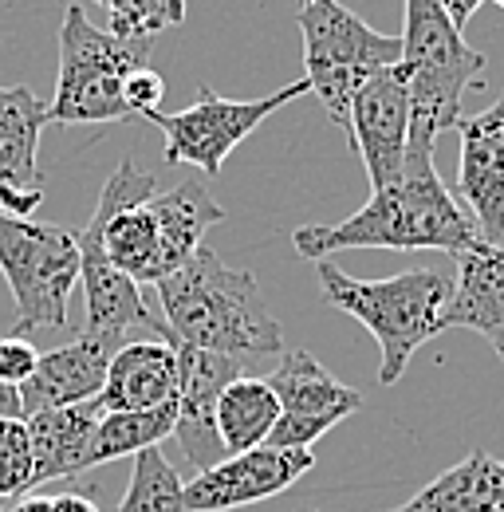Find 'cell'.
Here are the masks:
<instances>
[{
    "label": "cell",
    "mask_w": 504,
    "mask_h": 512,
    "mask_svg": "<svg viewBox=\"0 0 504 512\" xmlns=\"http://www.w3.org/2000/svg\"><path fill=\"white\" fill-rule=\"evenodd\" d=\"M99 418H103L99 398L56 406V410H36V414L24 418L28 434H32V453H36L32 489L95 469V426H99Z\"/></svg>",
    "instance_id": "obj_17"
},
{
    "label": "cell",
    "mask_w": 504,
    "mask_h": 512,
    "mask_svg": "<svg viewBox=\"0 0 504 512\" xmlns=\"http://www.w3.org/2000/svg\"><path fill=\"white\" fill-rule=\"evenodd\" d=\"M119 343H123V335L83 331L79 339L63 343L56 351H44L36 359V371L16 386L24 418L36 410H56V406L99 398V390L107 383V363L119 351Z\"/></svg>",
    "instance_id": "obj_14"
},
{
    "label": "cell",
    "mask_w": 504,
    "mask_h": 512,
    "mask_svg": "<svg viewBox=\"0 0 504 512\" xmlns=\"http://www.w3.org/2000/svg\"><path fill=\"white\" fill-rule=\"evenodd\" d=\"M40 351L28 343V335H0V383L20 386L32 371H36Z\"/></svg>",
    "instance_id": "obj_28"
},
{
    "label": "cell",
    "mask_w": 504,
    "mask_h": 512,
    "mask_svg": "<svg viewBox=\"0 0 504 512\" xmlns=\"http://www.w3.org/2000/svg\"><path fill=\"white\" fill-rule=\"evenodd\" d=\"M300 95H312L308 79H296L264 99H225L209 83H201L193 107L178 111V115L154 111V115H146V123L162 127L166 134V166H197L205 178H217L225 158L252 130Z\"/></svg>",
    "instance_id": "obj_8"
},
{
    "label": "cell",
    "mask_w": 504,
    "mask_h": 512,
    "mask_svg": "<svg viewBox=\"0 0 504 512\" xmlns=\"http://www.w3.org/2000/svg\"><path fill=\"white\" fill-rule=\"evenodd\" d=\"M32 473H36V453L28 422L0 418V501H16L32 493Z\"/></svg>",
    "instance_id": "obj_26"
},
{
    "label": "cell",
    "mask_w": 504,
    "mask_h": 512,
    "mask_svg": "<svg viewBox=\"0 0 504 512\" xmlns=\"http://www.w3.org/2000/svg\"><path fill=\"white\" fill-rule=\"evenodd\" d=\"M174 422H178V402L158 410H103L95 426V465L162 446L174 434Z\"/></svg>",
    "instance_id": "obj_23"
},
{
    "label": "cell",
    "mask_w": 504,
    "mask_h": 512,
    "mask_svg": "<svg viewBox=\"0 0 504 512\" xmlns=\"http://www.w3.org/2000/svg\"><path fill=\"white\" fill-rule=\"evenodd\" d=\"M402 75L410 91V142L406 154H434L438 138L461 119V99L481 83L489 60L465 44L441 0H406L402 24Z\"/></svg>",
    "instance_id": "obj_4"
},
{
    "label": "cell",
    "mask_w": 504,
    "mask_h": 512,
    "mask_svg": "<svg viewBox=\"0 0 504 512\" xmlns=\"http://www.w3.org/2000/svg\"><path fill=\"white\" fill-rule=\"evenodd\" d=\"M8 505H12V501H0V512H8Z\"/></svg>",
    "instance_id": "obj_33"
},
{
    "label": "cell",
    "mask_w": 504,
    "mask_h": 512,
    "mask_svg": "<svg viewBox=\"0 0 504 512\" xmlns=\"http://www.w3.org/2000/svg\"><path fill=\"white\" fill-rule=\"evenodd\" d=\"M8 512H52V497H40V493H24V497H16Z\"/></svg>",
    "instance_id": "obj_32"
},
{
    "label": "cell",
    "mask_w": 504,
    "mask_h": 512,
    "mask_svg": "<svg viewBox=\"0 0 504 512\" xmlns=\"http://www.w3.org/2000/svg\"><path fill=\"white\" fill-rule=\"evenodd\" d=\"M103 410H158L178 402V355L170 339L119 343L107 363V383L99 390Z\"/></svg>",
    "instance_id": "obj_18"
},
{
    "label": "cell",
    "mask_w": 504,
    "mask_h": 512,
    "mask_svg": "<svg viewBox=\"0 0 504 512\" xmlns=\"http://www.w3.org/2000/svg\"><path fill=\"white\" fill-rule=\"evenodd\" d=\"M44 205V186H0V213L32 217Z\"/></svg>",
    "instance_id": "obj_29"
},
{
    "label": "cell",
    "mask_w": 504,
    "mask_h": 512,
    "mask_svg": "<svg viewBox=\"0 0 504 512\" xmlns=\"http://www.w3.org/2000/svg\"><path fill=\"white\" fill-rule=\"evenodd\" d=\"M315 469L312 449H276L256 446L245 453H229L225 461L201 469L193 481L182 485L186 512H233L280 497L296 481H304Z\"/></svg>",
    "instance_id": "obj_10"
},
{
    "label": "cell",
    "mask_w": 504,
    "mask_h": 512,
    "mask_svg": "<svg viewBox=\"0 0 504 512\" xmlns=\"http://www.w3.org/2000/svg\"><path fill=\"white\" fill-rule=\"evenodd\" d=\"M493 512H504V501H501V505H497V509H493Z\"/></svg>",
    "instance_id": "obj_34"
},
{
    "label": "cell",
    "mask_w": 504,
    "mask_h": 512,
    "mask_svg": "<svg viewBox=\"0 0 504 512\" xmlns=\"http://www.w3.org/2000/svg\"><path fill=\"white\" fill-rule=\"evenodd\" d=\"M170 339L229 359H272L284 351V327L272 316L249 268H229L209 245L158 284Z\"/></svg>",
    "instance_id": "obj_2"
},
{
    "label": "cell",
    "mask_w": 504,
    "mask_h": 512,
    "mask_svg": "<svg viewBox=\"0 0 504 512\" xmlns=\"http://www.w3.org/2000/svg\"><path fill=\"white\" fill-rule=\"evenodd\" d=\"M268 386L280 398V418L264 446L276 449H312L327 430L347 422L363 410V394L355 386L339 383L312 351L284 347Z\"/></svg>",
    "instance_id": "obj_9"
},
{
    "label": "cell",
    "mask_w": 504,
    "mask_h": 512,
    "mask_svg": "<svg viewBox=\"0 0 504 512\" xmlns=\"http://www.w3.org/2000/svg\"><path fill=\"white\" fill-rule=\"evenodd\" d=\"M44 127L48 103L24 83H0V186H44V170L36 162Z\"/></svg>",
    "instance_id": "obj_20"
},
{
    "label": "cell",
    "mask_w": 504,
    "mask_h": 512,
    "mask_svg": "<svg viewBox=\"0 0 504 512\" xmlns=\"http://www.w3.org/2000/svg\"><path fill=\"white\" fill-rule=\"evenodd\" d=\"M493 4H497V8H504V0H493Z\"/></svg>",
    "instance_id": "obj_35"
},
{
    "label": "cell",
    "mask_w": 504,
    "mask_h": 512,
    "mask_svg": "<svg viewBox=\"0 0 504 512\" xmlns=\"http://www.w3.org/2000/svg\"><path fill=\"white\" fill-rule=\"evenodd\" d=\"M280 418V398L268 379H233L217 398V434L229 453H245L268 442L272 426Z\"/></svg>",
    "instance_id": "obj_22"
},
{
    "label": "cell",
    "mask_w": 504,
    "mask_h": 512,
    "mask_svg": "<svg viewBox=\"0 0 504 512\" xmlns=\"http://www.w3.org/2000/svg\"><path fill=\"white\" fill-rule=\"evenodd\" d=\"M453 260H457V272H453L441 323L477 331L504 359V253L481 241Z\"/></svg>",
    "instance_id": "obj_16"
},
{
    "label": "cell",
    "mask_w": 504,
    "mask_h": 512,
    "mask_svg": "<svg viewBox=\"0 0 504 512\" xmlns=\"http://www.w3.org/2000/svg\"><path fill=\"white\" fill-rule=\"evenodd\" d=\"M162 99H166V79L150 64L134 67L123 79V103L130 115H142L146 119V115L162 111Z\"/></svg>",
    "instance_id": "obj_27"
},
{
    "label": "cell",
    "mask_w": 504,
    "mask_h": 512,
    "mask_svg": "<svg viewBox=\"0 0 504 512\" xmlns=\"http://www.w3.org/2000/svg\"><path fill=\"white\" fill-rule=\"evenodd\" d=\"M52 512H103L95 505L91 493H56L52 497Z\"/></svg>",
    "instance_id": "obj_30"
},
{
    "label": "cell",
    "mask_w": 504,
    "mask_h": 512,
    "mask_svg": "<svg viewBox=\"0 0 504 512\" xmlns=\"http://www.w3.org/2000/svg\"><path fill=\"white\" fill-rule=\"evenodd\" d=\"M312 512H319V509H312Z\"/></svg>",
    "instance_id": "obj_37"
},
{
    "label": "cell",
    "mask_w": 504,
    "mask_h": 512,
    "mask_svg": "<svg viewBox=\"0 0 504 512\" xmlns=\"http://www.w3.org/2000/svg\"><path fill=\"white\" fill-rule=\"evenodd\" d=\"M501 253H504V241H501Z\"/></svg>",
    "instance_id": "obj_36"
},
{
    "label": "cell",
    "mask_w": 504,
    "mask_h": 512,
    "mask_svg": "<svg viewBox=\"0 0 504 512\" xmlns=\"http://www.w3.org/2000/svg\"><path fill=\"white\" fill-rule=\"evenodd\" d=\"M481 4H485V0H441V8L449 12V20H453L457 28H465V24L473 20V12H477Z\"/></svg>",
    "instance_id": "obj_31"
},
{
    "label": "cell",
    "mask_w": 504,
    "mask_h": 512,
    "mask_svg": "<svg viewBox=\"0 0 504 512\" xmlns=\"http://www.w3.org/2000/svg\"><path fill=\"white\" fill-rule=\"evenodd\" d=\"M453 130L461 134L457 190L485 245L504 241V91L481 115H461Z\"/></svg>",
    "instance_id": "obj_13"
},
{
    "label": "cell",
    "mask_w": 504,
    "mask_h": 512,
    "mask_svg": "<svg viewBox=\"0 0 504 512\" xmlns=\"http://www.w3.org/2000/svg\"><path fill=\"white\" fill-rule=\"evenodd\" d=\"M315 276L323 288V300L351 320H359L375 335L382 363L378 383L394 386L418 347H426L434 335L445 331L441 312L453 288L449 268H410L386 280H359L343 272L335 260H315Z\"/></svg>",
    "instance_id": "obj_3"
},
{
    "label": "cell",
    "mask_w": 504,
    "mask_h": 512,
    "mask_svg": "<svg viewBox=\"0 0 504 512\" xmlns=\"http://www.w3.org/2000/svg\"><path fill=\"white\" fill-rule=\"evenodd\" d=\"M119 512H186L182 505V481L174 473V465L166 461V453L158 446L134 453V469H130V485Z\"/></svg>",
    "instance_id": "obj_24"
},
{
    "label": "cell",
    "mask_w": 504,
    "mask_h": 512,
    "mask_svg": "<svg viewBox=\"0 0 504 512\" xmlns=\"http://www.w3.org/2000/svg\"><path fill=\"white\" fill-rule=\"evenodd\" d=\"M150 36H115L95 28L79 0L67 4L60 28V75L48 103V123L87 127L134 119L123 103V79L134 67L150 64Z\"/></svg>",
    "instance_id": "obj_5"
},
{
    "label": "cell",
    "mask_w": 504,
    "mask_h": 512,
    "mask_svg": "<svg viewBox=\"0 0 504 512\" xmlns=\"http://www.w3.org/2000/svg\"><path fill=\"white\" fill-rule=\"evenodd\" d=\"M347 138L363 158V170L371 178V190L394 182L406 166V142H410V91L402 67L375 71L351 99Z\"/></svg>",
    "instance_id": "obj_11"
},
{
    "label": "cell",
    "mask_w": 504,
    "mask_h": 512,
    "mask_svg": "<svg viewBox=\"0 0 504 512\" xmlns=\"http://www.w3.org/2000/svg\"><path fill=\"white\" fill-rule=\"evenodd\" d=\"M115 36H158L186 20V0H95Z\"/></svg>",
    "instance_id": "obj_25"
},
{
    "label": "cell",
    "mask_w": 504,
    "mask_h": 512,
    "mask_svg": "<svg viewBox=\"0 0 504 512\" xmlns=\"http://www.w3.org/2000/svg\"><path fill=\"white\" fill-rule=\"evenodd\" d=\"M146 205L158 221L166 272L186 264L189 256L205 245V233L225 221V209L213 201V193L205 190V182H197V178L178 182L174 190H154L146 197Z\"/></svg>",
    "instance_id": "obj_19"
},
{
    "label": "cell",
    "mask_w": 504,
    "mask_h": 512,
    "mask_svg": "<svg viewBox=\"0 0 504 512\" xmlns=\"http://www.w3.org/2000/svg\"><path fill=\"white\" fill-rule=\"evenodd\" d=\"M170 347L178 355V422L170 438H178L186 461L201 473L229 457V449L217 434V398L233 379L245 375V363L217 355V351L189 347L178 339H170Z\"/></svg>",
    "instance_id": "obj_12"
},
{
    "label": "cell",
    "mask_w": 504,
    "mask_h": 512,
    "mask_svg": "<svg viewBox=\"0 0 504 512\" xmlns=\"http://www.w3.org/2000/svg\"><path fill=\"white\" fill-rule=\"evenodd\" d=\"M296 253L308 260H331L347 249H398V253H465L481 245L473 217L445 190L434 154H406L394 182L367 197L363 209L335 225H304L292 233Z\"/></svg>",
    "instance_id": "obj_1"
},
{
    "label": "cell",
    "mask_w": 504,
    "mask_h": 512,
    "mask_svg": "<svg viewBox=\"0 0 504 512\" xmlns=\"http://www.w3.org/2000/svg\"><path fill=\"white\" fill-rule=\"evenodd\" d=\"M79 241V284H83V300H87V320L83 331L95 335H126V331H150L158 339H170V327L162 316L150 312L142 284H134L123 268H115L107 253L99 249L95 233L83 225L75 233Z\"/></svg>",
    "instance_id": "obj_15"
},
{
    "label": "cell",
    "mask_w": 504,
    "mask_h": 512,
    "mask_svg": "<svg viewBox=\"0 0 504 512\" xmlns=\"http://www.w3.org/2000/svg\"><path fill=\"white\" fill-rule=\"evenodd\" d=\"M0 280L12 288L16 335L63 331L79 284V241L71 229L0 213Z\"/></svg>",
    "instance_id": "obj_7"
},
{
    "label": "cell",
    "mask_w": 504,
    "mask_h": 512,
    "mask_svg": "<svg viewBox=\"0 0 504 512\" xmlns=\"http://www.w3.org/2000/svg\"><path fill=\"white\" fill-rule=\"evenodd\" d=\"M504 501V461L485 449L438 473L422 493L390 512H493Z\"/></svg>",
    "instance_id": "obj_21"
},
{
    "label": "cell",
    "mask_w": 504,
    "mask_h": 512,
    "mask_svg": "<svg viewBox=\"0 0 504 512\" xmlns=\"http://www.w3.org/2000/svg\"><path fill=\"white\" fill-rule=\"evenodd\" d=\"M296 20L304 32V64H308L304 79L323 103L327 119L347 134L355 91L375 71L402 60V40L375 32L339 0H300Z\"/></svg>",
    "instance_id": "obj_6"
}]
</instances>
